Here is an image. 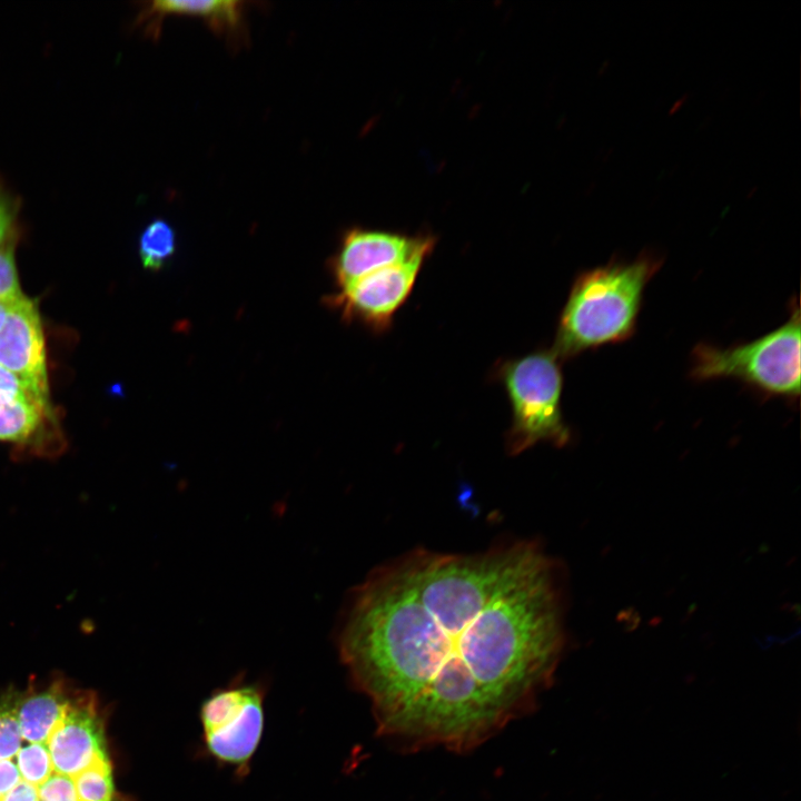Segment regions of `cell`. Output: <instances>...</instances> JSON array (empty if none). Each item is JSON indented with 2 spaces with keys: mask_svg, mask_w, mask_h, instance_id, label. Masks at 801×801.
I'll return each mask as SVG.
<instances>
[{
  "mask_svg": "<svg viewBox=\"0 0 801 801\" xmlns=\"http://www.w3.org/2000/svg\"><path fill=\"white\" fill-rule=\"evenodd\" d=\"M0 365L50 403L42 320L27 296L11 305L0 328Z\"/></svg>",
  "mask_w": 801,
  "mask_h": 801,
  "instance_id": "cell-8",
  "label": "cell"
},
{
  "mask_svg": "<svg viewBox=\"0 0 801 801\" xmlns=\"http://www.w3.org/2000/svg\"><path fill=\"white\" fill-rule=\"evenodd\" d=\"M17 768L23 781L31 785H41L53 771L50 753L46 743H30L17 753Z\"/></svg>",
  "mask_w": 801,
  "mask_h": 801,
  "instance_id": "cell-15",
  "label": "cell"
},
{
  "mask_svg": "<svg viewBox=\"0 0 801 801\" xmlns=\"http://www.w3.org/2000/svg\"><path fill=\"white\" fill-rule=\"evenodd\" d=\"M243 2L222 1H154L139 16V21H148L147 29L159 33L160 20L167 14L201 17L216 32L239 34L243 29Z\"/></svg>",
  "mask_w": 801,
  "mask_h": 801,
  "instance_id": "cell-11",
  "label": "cell"
},
{
  "mask_svg": "<svg viewBox=\"0 0 801 801\" xmlns=\"http://www.w3.org/2000/svg\"><path fill=\"white\" fill-rule=\"evenodd\" d=\"M562 570L533 542L409 552L347 599L339 657L377 733L467 752L531 712L565 646Z\"/></svg>",
  "mask_w": 801,
  "mask_h": 801,
  "instance_id": "cell-1",
  "label": "cell"
},
{
  "mask_svg": "<svg viewBox=\"0 0 801 801\" xmlns=\"http://www.w3.org/2000/svg\"><path fill=\"white\" fill-rule=\"evenodd\" d=\"M175 250V230L164 219L150 221L140 234L138 251L146 269L159 270L172 257Z\"/></svg>",
  "mask_w": 801,
  "mask_h": 801,
  "instance_id": "cell-13",
  "label": "cell"
},
{
  "mask_svg": "<svg viewBox=\"0 0 801 801\" xmlns=\"http://www.w3.org/2000/svg\"><path fill=\"white\" fill-rule=\"evenodd\" d=\"M0 397L8 398H20V399H32L40 402L44 405H51V403L42 400L37 396L33 390L19 379L11 372L0 365Z\"/></svg>",
  "mask_w": 801,
  "mask_h": 801,
  "instance_id": "cell-20",
  "label": "cell"
},
{
  "mask_svg": "<svg viewBox=\"0 0 801 801\" xmlns=\"http://www.w3.org/2000/svg\"><path fill=\"white\" fill-rule=\"evenodd\" d=\"M1 801H39L38 789L21 779Z\"/></svg>",
  "mask_w": 801,
  "mask_h": 801,
  "instance_id": "cell-22",
  "label": "cell"
},
{
  "mask_svg": "<svg viewBox=\"0 0 801 801\" xmlns=\"http://www.w3.org/2000/svg\"><path fill=\"white\" fill-rule=\"evenodd\" d=\"M432 251L373 271L329 297L347 322H358L376 334L393 325L394 316L408 299L422 267Z\"/></svg>",
  "mask_w": 801,
  "mask_h": 801,
  "instance_id": "cell-6",
  "label": "cell"
},
{
  "mask_svg": "<svg viewBox=\"0 0 801 801\" xmlns=\"http://www.w3.org/2000/svg\"><path fill=\"white\" fill-rule=\"evenodd\" d=\"M662 259L642 253L632 261L611 260L582 271L560 314L552 349L561 360L630 338L645 287Z\"/></svg>",
  "mask_w": 801,
  "mask_h": 801,
  "instance_id": "cell-2",
  "label": "cell"
},
{
  "mask_svg": "<svg viewBox=\"0 0 801 801\" xmlns=\"http://www.w3.org/2000/svg\"><path fill=\"white\" fill-rule=\"evenodd\" d=\"M46 744L53 771L69 778L96 760L109 759L101 721L89 704H69Z\"/></svg>",
  "mask_w": 801,
  "mask_h": 801,
  "instance_id": "cell-9",
  "label": "cell"
},
{
  "mask_svg": "<svg viewBox=\"0 0 801 801\" xmlns=\"http://www.w3.org/2000/svg\"><path fill=\"white\" fill-rule=\"evenodd\" d=\"M13 304V303H12ZM12 304L8 303H0V328L6 319V316L11 307Z\"/></svg>",
  "mask_w": 801,
  "mask_h": 801,
  "instance_id": "cell-23",
  "label": "cell"
},
{
  "mask_svg": "<svg viewBox=\"0 0 801 801\" xmlns=\"http://www.w3.org/2000/svg\"><path fill=\"white\" fill-rule=\"evenodd\" d=\"M206 746L219 761L247 765L263 732V695L255 685L224 689L202 704L200 712Z\"/></svg>",
  "mask_w": 801,
  "mask_h": 801,
  "instance_id": "cell-5",
  "label": "cell"
},
{
  "mask_svg": "<svg viewBox=\"0 0 801 801\" xmlns=\"http://www.w3.org/2000/svg\"><path fill=\"white\" fill-rule=\"evenodd\" d=\"M72 780L79 801H113L115 783L109 759L96 760Z\"/></svg>",
  "mask_w": 801,
  "mask_h": 801,
  "instance_id": "cell-14",
  "label": "cell"
},
{
  "mask_svg": "<svg viewBox=\"0 0 801 801\" xmlns=\"http://www.w3.org/2000/svg\"><path fill=\"white\" fill-rule=\"evenodd\" d=\"M494 376L503 386L512 411L506 444L511 454L548 442L568 443L571 432L562 413L563 374L561 359L550 349H537L495 366Z\"/></svg>",
  "mask_w": 801,
  "mask_h": 801,
  "instance_id": "cell-4",
  "label": "cell"
},
{
  "mask_svg": "<svg viewBox=\"0 0 801 801\" xmlns=\"http://www.w3.org/2000/svg\"><path fill=\"white\" fill-rule=\"evenodd\" d=\"M800 309L792 304L784 324L744 344L726 348L701 343L692 353L696 380L735 378L756 390L789 399L800 396Z\"/></svg>",
  "mask_w": 801,
  "mask_h": 801,
  "instance_id": "cell-3",
  "label": "cell"
},
{
  "mask_svg": "<svg viewBox=\"0 0 801 801\" xmlns=\"http://www.w3.org/2000/svg\"><path fill=\"white\" fill-rule=\"evenodd\" d=\"M17 238L0 246V303L12 304L23 298L14 256Z\"/></svg>",
  "mask_w": 801,
  "mask_h": 801,
  "instance_id": "cell-17",
  "label": "cell"
},
{
  "mask_svg": "<svg viewBox=\"0 0 801 801\" xmlns=\"http://www.w3.org/2000/svg\"><path fill=\"white\" fill-rule=\"evenodd\" d=\"M18 695L6 694L0 701V760H10L21 746V731L17 716Z\"/></svg>",
  "mask_w": 801,
  "mask_h": 801,
  "instance_id": "cell-16",
  "label": "cell"
},
{
  "mask_svg": "<svg viewBox=\"0 0 801 801\" xmlns=\"http://www.w3.org/2000/svg\"><path fill=\"white\" fill-rule=\"evenodd\" d=\"M20 199L0 182V246L17 238Z\"/></svg>",
  "mask_w": 801,
  "mask_h": 801,
  "instance_id": "cell-18",
  "label": "cell"
},
{
  "mask_svg": "<svg viewBox=\"0 0 801 801\" xmlns=\"http://www.w3.org/2000/svg\"><path fill=\"white\" fill-rule=\"evenodd\" d=\"M55 423L51 405L0 397V442L12 444L20 454H60L65 443Z\"/></svg>",
  "mask_w": 801,
  "mask_h": 801,
  "instance_id": "cell-10",
  "label": "cell"
},
{
  "mask_svg": "<svg viewBox=\"0 0 801 801\" xmlns=\"http://www.w3.org/2000/svg\"><path fill=\"white\" fill-rule=\"evenodd\" d=\"M435 237L354 227L348 229L330 269L339 288L378 269L405 261L422 251H433Z\"/></svg>",
  "mask_w": 801,
  "mask_h": 801,
  "instance_id": "cell-7",
  "label": "cell"
},
{
  "mask_svg": "<svg viewBox=\"0 0 801 801\" xmlns=\"http://www.w3.org/2000/svg\"><path fill=\"white\" fill-rule=\"evenodd\" d=\"M70 702L61 683L26 698L18 696L17 716L22 739L30 743H47Z\"/></svg>",
  "mask_w": 801,
  "mask_h": 801,
  "instance_id": "cell-12",
  "label": "cell"
},
{
  "mask_svg": "<svg viewBox=\"0 0 801 801\" xmlns=\"http://www.w3.org/2000/svg\"><path fill=\"white\" fill-rule=\"evenodd\" d=\"M39 801H79L72 778L52 773L37 787Z\"/></svg>",
  "mask_w": 801,
  "mask_h": 801,
  "instance_id": "cell-19",
  "label": "cell"
},
{
  "mask_svg": "<svg viewBox=\"0 0 801 801\" xmlns=\"http://www.w3.org/2000/svg\"><path fill=\"white\" fill-rule=\"evenodd\" d=\"M21 780L17 764L11 760H0V801Z\"/></svg>",
  "mask_w": 801,
  "mask_h": 801,
  "instance_id": "cell-21",
  "label": "cell"
}]
</instances>
